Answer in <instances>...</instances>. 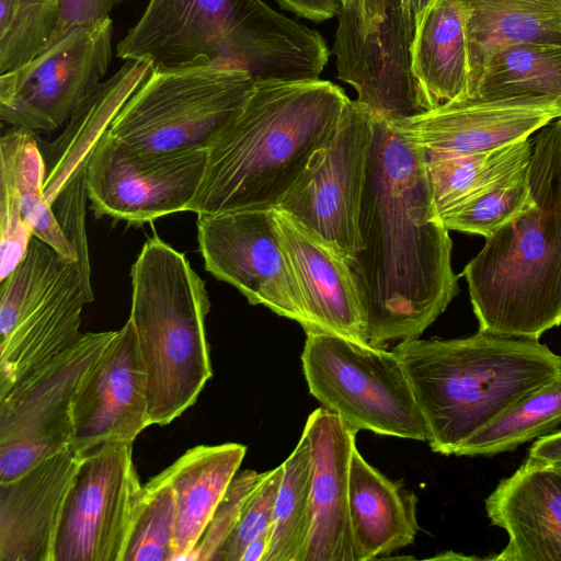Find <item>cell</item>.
Listing matches in <instances>:
<instances>
[{
    "mask_svg": "<svg viewBox=\"0 0 561 561\" xmlns=\"http://www.w3.org/2000/svg\"><path fill=\"white\" fill-rule=\"evenodd\" d=\"M425 161L424 150L393 121L374 115L360 250L348 263L371 346L419 339L459 293L449 230L436 210Z\"/></svg>",
    "mask_w": 561,
    "mask_h": 561,
    "instance_id": "cell-1",
    "label": "cell"
},
{
    "mask_svg": "<svg viewBox=\"0 0 561 561\" xmlns=\"http://www.w3.org/2000/svg\"><path fill=\"white\" fill-rule=\"evenodd\" d=\"M350 99L328 80L255 79L238 117L208 149L190 211L273 209L333 137Z\"/></svg>",
    "mask_w": 561,
    "mask_h": 561,
    "instance_id": "cell-2",
    "label": "cell"
},
{
    "mask_svg": "<svg viewBox=\"0 0 561 561\" xmlns=\"http://www.w3.org/2000/svg\"><path fill=\"white\" fill-rule=\"evenodd\" d=\"M529 187L462 275L480 331L539 340L561 325V116L534 138Z\"/></svg>",
    "mask_w": 561,
    "mask_h": 561,
    "instance_id": "cell-3",
    "label": "cell"
},
{
    "mask_svg": "<svg viewBox=\"0 0 561 561\" xmlns=\"http://www.w3.org/2000/svg\"><path fill=\"white\" fill-rule=\"evenodd\" d=\"M123 60L176 67L205 58L254 79H319L329 49L314 28L262 0H149L116 46Z\"/></svg>",
    "mask_w": 561,
    "mask_h": 561,
    "instance_id": "cell-4",
    "label": "cell"
},
{
    "mask_svg": "<svg viewBox=\"0 0 561 561\" xmlns=\"http://www.w3.org/2000/svg\"><path fill=\"white\" fill-rule=\"evenodd\" d=\"M434 453L455 455L478 431L561 376V355L539 340L478 330L457 339L398 343Z\"/></svg>",
    "mask_w": 561,
    "mask_h": 561,
    "instance_id": "cell-5",
    "label": "cell"
},
{
    "mask_svg": "<svg viewBox=\"0 0 561 561\" xmlns=\"http://www.w3.org/2000/svg\"><path fill=\"white\" fill-rule=\"evenodd\" d=\"M131 321L147 380L150 423L167 425L192 407L213 376L205 320L210 300L186 256L158 236L130 271Z\"/></svg>",
    "mask_w": 561,
    "mask_h": 561,
    "instance_id": "cell-6",
    "label": "cell"
},
{
    "mask_svg": "<svg viewBox=\"0 0 561 561\" xmlns=\"http://www.w3.org/2000/svg\"><path fill=\"white\" fill-rule=\"evenodd\" d=\"M254 82L244 69L205 58L154 67L108 133L144 152L208 150L241 113Z\"/></svg>",
    "mask_w": 561,
    "mask_h": 561,
    "instance_id": "cell-7",
    "label": "cell"
},
{
    "mask_svg": "<svg viewBox=\"0 0 561 561\" xmlns=\"http://www.w3.org/2000/svg\"><path fill=\"white\" fill-rule=\"evenodd\" d=\"M0 398L75 345L93 301L77 261L38 238L0 280Z\"/></svg>",
    "mask_w": 561,
    "mask_h": 561,
    "instance_id": "cell-8",
    "label": "cell"
},
{
    "mask_svg": "<svg viewBox=\"0 0 561 561\" xmlns=\"http://www.w3.org/2000/svg\"><path fill=\"white\" fill-rule=\"evenodd\" d=\"M301 364L309 392L356 432L428 442L426 421L393 350L308 332Z\"/></svg>",
    "mask_w": 561,
    "mask_h": 561,
    "instance_id": "cell-9",
    "label": "cell"
},
{
    "mask_svg": "<svg viewBox=\"0 0 561 561\" xmlns=\"http://www.w3.org/2000/svg\"><path fill=\"white\" fill-rule=\"evenodd\" d=\"M332 53L356 101L390 121L427 112L412 71L416 22L409 0H346Z\"/></svg>",
    "mask_w": 561,
    "mask_h": 561,
    "instance_id": "cell-10",
    "label": "cell"
},
{
    "mask_svg": "<svg viewBox=\"0 0 561 561\" xmlns=\"http://www.w3.org/2000/svg\"><path fill=\"white\" fill-rule=\"evenodd\" d=\"M116 331L89 332L0 398V482L70 447L72 401Z\"/></svg>",
    "mask_w": 561,
    "mask_h": 561,
    "instance_id": "cell-11",
    "label": "cell"
},
{
    "mask_svg": "<svg viewBox=\"0 0 561 561\" xmlns=\"http://www.w3.org/2000/svg\"><path fill=\"white\" fill-rule=\"evenodd\" d=\"M373 137V113L350 100L333 137L311 157L276 207L348 263L360 250L359 213Z\"/></svg>",
    "mask_w": 561,
    "mask_h": 561,
    "instance_id": "cell-12",
    "label": "cell"
},
{
    "mask_svg": "<svg viewBox=\"0 0 561 561\" xmlns=\"http://www.w3.org/2000/svg\"><path fill=\"white\" fill-rule=\"evenodd\" d=\"M108 18L79 26L19 68L0 76V118L13 127L53 131L102 82L112 59Z\"/></svg>",
    "mask_w": 561,
    "mask_h": 561,
    "instance_id": "cell-13",
    "label": "cell"
},
{
    "mask_svg": "<svg viewBox=\"0 0 561 561\" xmlns=\"http://www.w3.org/2000/svg\"><path fill=\"white\" fill-rule=\"evenodd\" d=\"M208 150L153 153L102 135L88 160L91 208L131 224L190 211L205 174Z\"/></svg>",
    "mask_w": 561,
    "mask_h": 561,
    "instance_id": "cell-14",
    "label": "cell"
},
{
    "mask_svg": "<svg viewBox=\"0 0 561 561\" xmlns=\"http://www.w3.org/2000/svg\"><path fill=\"white\" fill-rule=\"evenodd\" d=\"M142 485L133 443L84 453L66 499L55 561H123Z\"/></svg>",
    "mask_w": 561,
    "mask_h": 561,
    "instance_id": "cell-15",
    "label": "cell"
},
{
    "mask_svg": "<svg viewBox=\"0 0 561 561\" xmlns=\"http://www.w3.org/2000/svg\"><path fill=\"white\" fill-rule=\"evenodd\" d=\"M274 209L197 216V240L205 268L237 288L251 305H262L306 331L301 294L283 249Z\"/></svg>",
    "mask_w": 561,
    "mask_h": 561,
    "instance_id": "cell-16",
    "label": "cell"
},
{
    "mask_svg": "<svg viewBox=\"0 0 561 561\" xmlns=\"http://www.w3.org/2000/svg\"><path fill=\"white\" fill-rule=\"evenodd\" d=\"M71 447L81 453L106 442H130L149 425L147 380L128 319L88 371L72 401Z\"/></svg>",
    "mask_w": 561,
    "mask_h": 561,
    "instance_id": "cell-17",
    "label": "cell"
},
{
    "mask_svg": "<svg viewBox=\"0 0 561 561\" xmlns=\"http://www.w3.org/2000/svg\"><path fill=\"white\" fill-rule=\"evenodd\" d=\"M310 445L309 524L301 561H356L348 515V471L356 431L320 407L306 421Z\"/></svg>",
    "mask_w": 561,
    "mask_h": 561,
    "instance_id": "cell-18",
    "label": "cell"
},
{
    "mask_svg": "<svg viewBox=\"0 0 561 561\" xmlns=\"http://www.w3.org/2000/svg\"><path fill=\"white\" fill-rule=\"evenodd\" d=\"M83 455L70 446L0 482V561H55L66 499Z\"/></svg>",
    "mask_w": 561,
    "mask_h": 561,
    "instance_id": "cell-19",
    "label": "cell"
},
{
    "mask_svg": "<svg viewBox=\"0 0 561 561\" xmlns=\"http://www.w3.org/2000/svg\"><path fill=\"white\" fill-rule=\"evenodd\" d=\"M274 219L299 287L308 332H327L365 343L364 319L348 262L327 241L275 208Z\"/></svg>",
    "mask_w": 561,
    "mask_h": 561,
    "instance_id": "cell-20",
    "label": "cell"
},
{
    "mask_svg": "<svg viewBox=\"0 0 561 561\" xmlns=\"http://www.w3.org/2000/svg\"><path fill=\"white\" fill-rule=\"evenodd\" d=\"M486 516L504 529L493 561H561V472L527 458L485 499Z\"/></svg>",
    "mask_w": 561,
    "mask_h": 561,
    "instance_id": "cell-21",
    "label": "cell"
},
{
    "mask_svg": "<svg viewBox=\"0 0 561 561\" xmlns=\"http://www.w3.org/2000/svg\"><path fill=\"white\" fill-rule=\"evenodd\" d=\"M561 116L560 108L474 104L454 100L393 121L426 158L490 152L529 138Z\"/></svg>",
    "mask_w": 561,
    "mask_h": 561,
    "instance_id": "cell-22",
    "label": "cell"
},
{
    "mask_svg": "<svg viewBox=\"0 0 561 561\" xmlns=\"http://www.w3.org/2000/svg\"><path fill=\"white\" fill-rule=\"evenodd\" d=\"M417 496L353 450L348 471V515L356 561L391 554L413 543L420 526Z\"/></svg>",
    "mask_w": 561,
    "mask_h": 561,
    "instance_id": "cell-23",
    "label": "cell"
},
{
    "mask_svg": "<svg viewBox=\"0 0 561 561\" xmlns=\"http://www.w3.org/2000/svg\"><path fill=\"white\" fill-rule=\"evenodd\" d=\"M245 454L239 443L198 445L163 470L175 497L172 561H186L194 550Z\"/></svg>",
    "mask_w": 561,
    "mask_h": 561,
    "instance_id": "cell-24",
    "label": "cell"
},
{
    "mask_svg": "<svg viewBox=\"0 0 561 561\" xmlns=\"http://www.w3.org/2000/svg\"><path fill=\"white\" fill-rule=\"evenodd\" d=\"M465 15L471 95L491 58L520 43L561 45V0H457ZM461 98V99H463Z\"/></svg>",
    "mask_w": 561,
    "mask_h": 561,
    "instance_id": "cell-25",
    "label": "cell"
},
{
    "mask_svg": "<svg viewBox=\"0 0 561 561\" xmlns=\"http://www.w3.org/2000/svg\"><path fill=\"white\" fill-rule=\"evenodd\" d=\"M152 71L142 60L125 64L80 105L54 144L51 167L46 175L44 193L53 206L67 183L88 164L89 157L113 119Z\"/></svg>",
    "mask_w": 561,
    "mask_h": 561,
    "instance_id": "cell-26",
    "label": "cell"
},
{
    "mask_svg": "<svg viewBox=\"0 0 561 561\" xmlns=\"http://www.w3.org/2000/svg\"><path fill=\"white\" fill-rule=\"evenodd\" d=\"M412 71L427 111L466 95L468 48L457 0H434L428 8L415 32Z\"/></svg>",
    "mask_w": 561,
    "mask_h": 561,
    "instance_id": "cell-27",
    "label": "cell"
},
{
    "mask_svg": "<svg viewBox=\"0 0 561 561\" xmlns=\"http://www.w3.org/2000/svg\"><path fill=\"white\" fill-rule=\"evenodd\" d=\"M458 100L561 110V45L520 43L504 47L489 61L476 91Z\"/></svg>",
    "mask_w": 561,
    "mask_h": 561,
    "instance_id": "cell-28",
    "label": "cell"
},
{
    "mask_svg": "<svg viewBox=\"0 0 561 561\" xmlns=\"http://www.w3.org/2000/svg\"><path fill=\"white\" fill-rule=\"evenodd\" d=\"M0 179L10 184L33 236L78 262L75 247L46 201V167L33 130L13 127L1 137Z\"/></svg>",
    "mask_w": 561,
    "mask_h": 561,
    "instance_id": "cell-29",
    "label": "cell"
},
{
    "mask_svg": "<svg viewBox=\"0 0 561 561\" xmlns=\"http://www.w3.org/2000/svg\"><path fill=\"white\" fill-rule=\"evenodd\" d=\"M534 138L474 154L426 158L427 178L436 210L442 217L502 176L530 161Z\"/></svg>",
    "mask_w": 561,
    "mask_h": 561,
    "instance_id": "cell-30",
    "label": "cell"
},
{
    "mask_svg": "<svg viewBox=\"0 0 561 561\" xmlns=\"http://www.w3.org/2000/svg\"><path fill=\"white\" fill-rule=\"evenodd\" d=\"M561 426V376L535 389L470 437L457 456L513 451Z\"/></svg>",
    "mask_w": 561,
    "mask_h": 561,
    "instance_id": "cell-31",
    "label": "cell"
},
{
    "mask_svg": "<svg viewBox=\"0 0 561 561\" xmlns=\"http://www.w3.org/2000/svg\"><path fill=\"white\" fill-rule=\"evenodd\" d=\"M265 561H301L309 524L310 445L301 434L283 462Z\"/></svg>",
    "mask_w": 561,
    "mask_h": 561,
    "instance_id": "cell-32",
    "label": "cell"
},
{
    "mask_svg": "<svg viewBox=\"0 0 561 561\" xmlns=\"http://www.w3.org/2000/svg\"><path fill=\"white\" fill-rule=\"evenodd\" d=\"M175 497L164 471L142 485L123 561H172Z\"/></svg>",
    "mask_w": 561,
    "mask_h": 561,
    "instance_id": "cell-33",
    "label": "cell"
},
{
    "mask_svg": "<svg viewBox=\"0 0 561 561\" xmlns=\"http://www.w3.org/2000/svg\"><path fill=\"white\" fill-rule=\"evenodd\" d=\"M529 163L446 213L442 217L445 227L484 238L491 236L526 206L530 194Z\"/></svg>",
    "mask_w": 561,
    "mask_h": 561,
    "instance_id": "cell-34",
    "label": "cell"
},
{
    "mask_svg": "<svg viewBox=\"0 0 561 561\" xmlns=\"http://www.w3.org/2000/svg\"><path fill=\"white\" fill-rule=\"evenodd\" d=\"M59 0H16L9 31L0 36V73L12 71L41 54L58 20Z\"/></svg>",
    "mask_w": 561,
    "mask_h": 561,
    "instance_id": "cell-35",
    "label": "cell"
},
{
    "mask_svg": "<svg viewBox=\"0 0 561 561\" xmlns=\"http://www.w3.org/2000/svg\"><path fill=\"white\" fill-rule=\"evenodd\" d=\"M265 472L238 471L217 505L210 522L186 561H219L222 549L234 529L242 508Z\"/></svg>",
    "mask_w": 561,
    "mask_h": 561,
    "instance_id": "cell-36",
    "label": "cell"
},
{
    "mask_svg": "<svg viewBox=\"0 0 561 561\" xmlns=\"http://www.w3.org/2000/svg\"><path fill=\"white\" fill-rule=\"evenodd\" d=\"M284 472V465L266 471L262 481L248 497L240 518L228 538L219 561H240L247 545L254 538L270 534L274 507Z\"/></svg>",
    "mask_w": 561,
    "mask_h": 561,
    "instance_id": "cell-37",
    "label": "cell"
},
{
    "mask_svg": "<svg viewBox=\"0 0 561 561\" xmlns=\"http://www.w3.org/2000/svg\"><path fill=\"white\" fill-rule=\"evenodd\" d=\"M87 190V165L81 168L67 183L56 202H59L57 217L61 229L75 247L78 264L87 291L93 296L88 242L84 227Z\"/></svg>",
    "mask_w": 561,
    "mask_h": 561,
    "instance_id": "cell-38",
    "label": "cell"
},
{
    "mask_svg": "<svg viewBox=\"0 0 561 561\" xmlns=\"http://www.w3.org/2000/svg\"><path fill=\"white\" fill-rule=\"evenodd\" d=\"M123 1L59 0L57 24L47 47L79 26L108 18L110 12Z\"/></svg>",
    "mask_w": 561,
    "mask_h": 561,
    "instance_id": "cell-39",
    "label": "cell"
},
{
    "mask_svg": "<svg viewBox=\"0 0 561 561\" xmlns=\"http://www.w3.org/2000/svg\"><path fill=\"white\" fill-rule=\"evenodd\" d=\"M278 4L298 16L322 22L336 15L337 0H276Z\"/></svg>",
    "mask_w": 561,
    "mask_h": 561,
    "instance_id": "cell-40",
    "label": "cell"
},
{
    "mask_svg": "<svg viewBox=\"0 0 561 561\" xmlns=\"http://www.w3.org/2000/svg\"><path fill=\"white\" fill-rule=\"evenodd\" d=\"M527 458L547 466L561 463V430L536 439Z\"/></svg>",
    "mask_w": 561,
    "mask_h": 561,
    "instance_id": "cell-41",
    "label": "cell"
},
{
    "mask_svg": "<svg viewBox=\"0 0 561 561\" xmlns=\"http://www.w3.org/2000/svg\"><path fill=\"white\" fill-rule=\"evenodd\" d=\"M270 534H263L252 539L243 550L240 561H265Z\"/></svg>",
    "mask_w": 561,
    "mask_h": 561,
    "instance_id": "cell-42",
    "label": "cell"
},
{
    "mask_svg": "<svg viewBox=\"0 0 561 561\" xmlns=\"http://www.w3.org/2000/svg\"><path fill=\"white\" fill-rule=\"evenodd\" d=\"M412 12L415 18L416 28L421 24L425 13L427 12L434 0H409Z\"/></svg>",
    "mask_w": 561,
    "mask_h": 561,
    "instance_id": "cell-43",
    "label": "cell"
},
{
    "mask_svg": "<svg viewBox=\"0 0 561 561\" xmlns=\"http://www.w3.org/2000/svg\"><path fill=\"white\" fill-rule=\"evenodd\" d=\"M551 467H553L556 470H558L559 472H561V463L552 465Z\"/></svg>",
    "mask_w": 561,
    "mask_h": 561,
    "instance_id": "cell-44",
    "label": "cell"
},
{
    "mask_svg": "<svg viewBox=\"0 0 561 561\" xmlns=\"http://www.w3.org/2000/svg\"><path fill=\"white\" fill-rule=\"evenodd\" d=\"M337 1H339L340 3H342V2H344V1H346V0H337Z\"/></svg>",
    "mask_w": 561,
    "mask_h": 561,
    "instance_id": "cell-45",
    "label": "cell"
}]
</instances>
